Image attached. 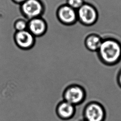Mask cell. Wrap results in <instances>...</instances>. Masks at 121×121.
<instances>
[{"instance_id": "obj_2", "label": "cell", "mask_w": 121, "mask_h": 121, "mask_svg": "<svg viewBox=\"0 0 121 121\" xmlns=\"http://www.w3.org/2000/svg\"><path fill=\"white\" fill-rule=\"evenodd\" d=\"M78 21L86 26L95 25L98 21L99 13L96 7L93 4L85 2L77 10Z\"/></svg>"}, {"instance_id": "obj_5", "label": "cell", "mask_w": 121, "mask_h": 121, "mask_svg": "<svg viewBox=\"0 0 121 121\" xmlns=\"http://www.w3.org/2000/svg\"><path fill=\"white\" fill-rule=\"evenodd\" d=\"M86 91L84 88L78 85L68 86L63 94L64 100L75 106L82 103L86 99Z\"/></svg>"}, {"instance_id": "obj_8", "label": "cell", "mask_w": 121, "mask_h": 121, "mask_svg": "<svg viewBox=\"0 0 121 121\" xmlns=\"http://www.w3.org/2000/svg\"><path fill=\"white\" fill-rule=\"evenodd\" d=\"M35 37L44 35L48 29V25L46 20L39 17L28 20L27 29Z\"/></svg>"}, {"instance_id": "obj_12", "label": "cell", "mask_w": 121, "mask_h": 121, "mask_svg": "<svg viewBox=\"0 0 121 121\" xmlns=\"http://www.w3.org/2000/svg\"><path fill=\"white\" fill-rule=\"evenodd\" d=\"M85 2L84 0H66V3L73 9L78 10Z\"/></svg>"}, {"instance_id": "obj_4", "label": "cell", "mask_w": 121, "mask_h": 121, "mask_svg": "<svg viewBox=\"0 0 121 121\" xmlns=\"http://www.w3.org/2000/svg\"><path fill=\"white\" fill-rule=\"evenodd\" d=\"M83 118L86 121H105L106 118L105 108L99 101H91L84 108Z\"/></svg>"}, {"instance_id": "obj_9", "label": "cell", "mask_w": 121, "mask_h": 121, "mask_svg": "<svg viewBox=\"0 0 121 121\" xmlns=\"http://www.w3.org/2000/svg\"><path fill=\"white\" fill-rule=\"evenodd\" d=\"M56 113L60 119L64 120H69L75 114V106L63 100L58 104L56 107Z\"/></svg>"}, {"instance_id": "obj_14", "label": "cell", "mask_w": 121, "mask_h": 121, "mask_svg": "<svg viewBox=\"0 0 121 121\" xmlns=\"http://www.w3.org/2000/svg\"><path fill=\"white\" fill-rule=\"evenodd\" d=\"M26 0H11V1L14 2V3L16 4H18V5H21L24 2H25Z\"/></svg>"}, {"instance_id": "obj_6", "label": "cell", "mask_w": 121, "mask_h": 121, "mask_svg": "<svg viewBox=\"0 0 121 121\" xmlns=\"http://www.w3.org/2000/svg\"><path fill=\"white\" fill-rule=\"evenodd\" d=\"M13 40L17 47L23 51L30 50L35 47L36 43L35 37L27 29L15 31Z\"/></svg>"}, {"instance_id": "obj_1", "label": "cell", "mask_w": 121, "mask_h": 121, "mask_svg": "<svg viewBox=\"0 0 121 121\" xmlns=\"http://www.w3.org/2000/svg\"><path fill=\"white\" fill-rule=\"evenodd\" d=\"M96 54L99 60L104 65H115L121 60V42L113 37L103 38Z\"/></svg>"}, {"instance_id": "obj_11", "label": "cell", "mask_w": 121, "mask_h": 121, "mask_svg": "<svg viewBox=\"0 0 121 121\" xmlns=\"http://www.w3.org/2000/svg\"><path fill=\"white\" fill-rule=\"evenodd\" d=\"M28 20L24 18H18L13 23V27L16 31H21L27 29Z\"/></svg>"}, {"instance_id": "obj_15", "label": "cell", "mask_w": 121, "mask_h": 121, "mask_svg": "<svg viewBox=\"0 0 121 121\" xmlns=\"http://www.w3.org/2000/svg\"><path fill=\"white\" fill-rule=\"evenodd\" d=\"M86 121L85 120H84H84H82V121Z\"/></svg>"}, {"instance_id": "obj_7", "label": "cell", "mask_w": 121, "mask_h": 121, "mask_svg": "<svg viewBox=\"0 0 121 121\" xmlns=\"http://www.w3.org/2000/svg\"><path fill=\"white\" fill-rule=\"evenodd\" d=\"M56 15L58 21L65 26H72L78 21L77 10L66 3L62 4L58 7Z\"/></svg>"}, {"instance_id": "obj_3", "label": "cell", "mask_w": 121, "mask_h": 121, "mask_svg": "<svg viewBox=\"0 0 121 121\" xmlns=\"http://www.w3.org/2000/svg\"><path fill=\"white\" fill-rule=\"evenodd\" d=\"M20 11L27 20L42 17L45 10V6L42 0H26L20 5Z\"/></svg>"}, {"instance_id": "obj_13", "label": "cell", "mask_w": 121, "mask_h": 121, "mask_svg": "<svg viewBox=\"0 0 121 121\" xmlns=\"http://www.w3.org/2000/svg\"><path fill=\"white\" fill-rule=\"evenodd\" d=\"M117 82L119 86L121 88V69L119 70L117 74Z\"/></svg>"}, {"instance_id": "obj_10", "label": "cell", "mask_w": 121, "mask_h": 121, "mask_svg": "<svg viewBox=\"0 0 121 121\" xmlns=\"http://www.w3.org/2000/svg\"><path fill=\"white\" fill-rule=\"evenodd\" d=\"M103 39L99 35L95 33L90 34L84 39V46L88 51L96 52L98 50Z\"/></svg>"}]
</instances>
